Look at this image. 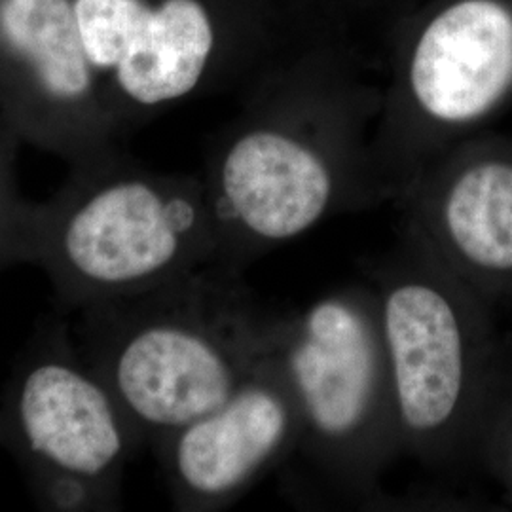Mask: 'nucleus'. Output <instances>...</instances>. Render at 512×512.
<instances>
[{"instance_id":"f257e3e1","label":"nucleus","mask_w":512,"mask_h":512,"mask_svg":"<svg viewBox=\"0 0 512 512\" xmlns=\"http://www.w3.org/2000/svg\"><path fill=\"white\" fill-rule=\"evenodd\" d=\"M238 266L215 260L173 281L76 310L74 342L154 448L224 403L255 370L268 317Z\"/></svg>"},{"instance_id":"9d476101","label":"nucleus","mask_w":512,"mask_h":512,"mask_svg":"<svg viewBox=\"0 0 512 512\" xmlns=\"http://www.w3.org/2000/svg\"><path fill=\"white\" fill-rule=\"evenodd\" d=\"M421 116L444 129L475 126L512 93V12L497 0H461L423 31L408 73Z\"/></svg>"},{"instance_id":"9b49d317","label":"nucleus","mask_w":512,"mask_h":512,"mask_svg":"<svg viewBox=\"0 0 512 512\" xmlns=\"http://www.w3.org/2000/svg\"><path fill=\"white\" fill-rule=\"evenodd\" d=\"M18 133L0 116V270L31 262L33 203L19 194L16 158Z\"/></svg>"},{"instance_id":"20e7f679","label":"nucleus","mask_w":512,"mask_h":512,"mask_svg":"<svg viewBox=\"0 0 512 512\" xmlns=\"http://www.w3.org/2000/svg\"><path fill=\"white\" fill-rule=\"evenodd\" d=\"M264 351L293 397L300 450L336 490L372 499L401 454L370 285L268 317Z\"/></svg>"},{"instance_id":"f8f14e48","label":"nucleus","mask_w":512,"mask_h":512,"mask_svg":"<svg viewBox=\"0 0 512 512\" xmlns=\"http://www.w3.org/2000/svg\"><path fill=\"white\" fill-rule=\"evenodd\" d=\"M480 465L497 480L512 505V401L505 406L484 442Z\"/></svg>"},{"instance_id":"6e6552de","label":"nucleus","mask_w":512,"mask_h":512,"mask_svg":"<svg viewBox=\"0 0 512 512\" xmlns=\"http://www.w3.org/2000/svg\"><path fill=\"white\" fill-rule=\"evenodd\" d=\"M78 33L120 129L192 95L209 69L215 27L202 0H73Z\"/></svg>"},{"instance_id":"7ed1b4c3","label":"nucleus","mask_w":512,"mask_h":512,"mask_svg":"<svg viewBox=\"0 0 512 512\" xmlns=\"http://www.w3.org/2000/svg\"><path fill=\"white\" fill-rule=\"evenodd\" d=\"M215 260L202 181L150 173L116 148L71 164L54 196L33 203L29 264L48 275L63 311L143 293Z\"/></svg>"},{"instance_id":"39448f33","label":"nucleus","mask_w":512,"mask_h":512,"mask_svg":"<svg viewBox=\"0 0 512 512\" xmlns=\"http://www.w3.org/2000/svg\"><path fill=\"white\" fill-rule=\"evenodd\" d=\"M0 446L16 458L27 486L80 480L120 501L126 465L143 444L73 330L48 317L2 391Z\"/></svg>"},{"instance_id":"423d86ee","label":"nucleus","mask_w":512,"mask_h":512,"mask_svg":"<svg viewBox=\"0 0 512 512\" xmlns=\"http://www.w3.org/2000/svg\"><path fill=\"white\" fill-rule=\"evenodd\" d=\"M0 116L21 141L69 164L114 148L120 126L73 0H0Z\"/></svg>"},{"instance_id":"0eeeda50","label":"nucleus","mask_w":512,"mask_h":512,"mask_svg":"<svg viewBox=\"0 0 512 512\" xmlns=\"http://www.w3.org/2000/svg\"><path fill=\"white\" fill-rule=\"evenodd\" d=\"M298 446L293 397L262 351L255 370L224 403L152 450L175 509L209 512L236 503Z\"/></svg>"},{"instance_id":"1a4fd4ad","label":"nucleus","mask_w":512,"mask_h":512,"mask_svg":"<svg viewBox=\"0 0 512 512\" xmlns=\"http://www.w3.org/2000/svg\"><path fill=\"white\" fill-rule=\"evenodd\" d=\"M403 241L488 304L512 298V154H471L410 188Z\"/></svg>"},{"instance_id":"f03ea898","label":"nucleus","mask_w":512,"mask_h":512,"mask_svg":"<svg viewBox=\"0 0 512 512\" xmlns=\"http://www.w3.org/2000/svg\"><path fill=\"white\" fill-rule=\"evenodd\" d=\"M370 289L401 452L433 469L480 463L512 401V348L492 304L403 239Z\"/></svg>"}]
</instances>
